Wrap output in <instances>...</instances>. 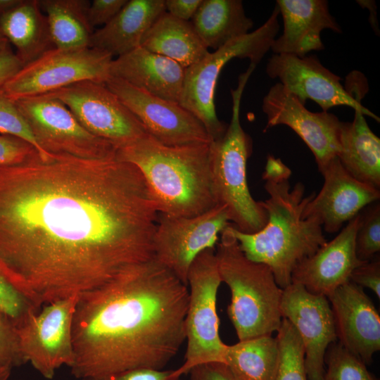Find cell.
I'll return each instance as SVG.
<instances>
[{
  "label": "cell",
  "mask_w": 380,
  "mask_h": 380,
  "mask_svg": "<svg viewBox=\"0 0 380 380\" xmlns=\"http://www.w3.org/2000/svg\"><path fill=\"white\" fill-rule=\"evenodd\" d=\"M79 295L43 305L17 326L21 353L44 378L52 379L59 368L75 358L72 327Z\"/></svg>",
  "instance_id": "8fae6325"
},
{
  "label": "cell",
  "mask_w": 380,
  "mask_h": 380,
  "mask_svg": "<svg viewBox=\"0 0 380 380\" xmlns=\"http://www.w3.org/2000/svg\"><path fill=\"white\" fill-rule=\"evenodd\" d=\"M360 213L330 241L300 262L291 274V283L303 286L309 292L326 297L350 280L353 271L365 262L355 253V236Z\"/></svg>",
  "instance_id": "ffe728a7"
},
{
  "label": "cell",
  "mask_w": 380,
  "mask_h": 380,
  "mask_svg": "<svg viewBox=\"0 0 380 380\" xmlns=\"http://www.w3.org/2000/svg\"><path fill=\"white\" fill-rule=\"evenodd\" d=\"M262 108L267 119L265 131L279 125L289 127L312 151L319 172L338 157L341 121L335 115L310 111L279 82L270 87Z\"/></svg>",
  "instance_id": "2e32d148"
},
{
  "label": "cell",
  "mask_w": 380,
  "mask_h": 380,
  "mask_svg": "<svg viewBox=\"0 0 380 380\" xmlns=\"http://www.w3.org/2000/svg\"><path fill=\"white\" fill-rule=\"evenodd\" d=\"M188 299L187 286L154 258L79 295L72 375L163 369L185 341Z\"/></svg>",
  "instance_id": "7a4b0ae2"
},
{
  "label": "cell",
  "mask_w": 380,
  "mask_h": 380,
  "mask_svg": "<svg viewBox=\"0 0 380 380\" xmlns=\"http://www.w3.org/2000/svg\"><path fill=\"white\" fill-rule=\"evenodd\" d=\"M339 141L338 158L344 169L357 180L379 189L380 139L360 110H355L352 122H341Z\"/></svg>",
  "instance_id": "d4e9b609"
},
{
  "label": "cell",
  "mask_w": 380,
  "mask_h": 380,
  "mask_svg": "<svg viewBox=\"0 0 380 380\" xmlns=\"http://www.w3.org/2000/svg\"><path fill=\"white\" fill-rule=\"evenodd\" d=\"M268 198L261 201L267 215L265 226L253 234L241 232L231 224L228 229L249 260L267 265L282 289L291 283L296 266L327 243L321 222L305 216L304 210L315 193L305 196V186L291 187L289 179L266 180Z\"/></svg>",
  "instance_id": "3957f363"
},
{
  "label": "cell",
  "mask_w": 380,
  "mask_h": 380,
  "mask_svg": "<svg viewBox=\"0 0 380 380\" xmlns=\"http://www.w3.org/2000/svg\"><path fill=\"white\" fill-rule=\"evenodd\" d=\"M164 12L165 0H128L109 23L94 31L89 46L113 58L125 55L141 46L147 31Z\"/></svg>",
  "instance_id": "603a6c76"
},
{
  "label": "cell",
  "mask_w": 380,
  "mask_h": 380,
  "mask_svg": "<svg viewBox=\"0 0 380 380\" xmlns=\"http://www.w3.org/2000/svg\"><path fill=\"white\" fill-rule=\"evenodd\" d=\"M279 9L275 7L259 28L209 52L201 61L185 69L179 104L191 113L204 125L211 141L220 138L227 124L217 118L215 92L223 67L232 58H248L256 65L270 49L279 30Z\"/></svg>",
  "instance_id": "52a82bcc"
},
{
  "label": "cell",
  "mask_w": 380,
  "mask_h": 380,
  "mask_svg": "<svg viewBox=\"0 0 380 380\" xmlns=\"http://www.w3.org/2000/svg\"><path fill=\"white\" fill-rule=\"evenodd\" d=\"M279 357L277 338L262 336L227 345L224 365L236 380H274Z\"/></svg>",
  "instance_id": "83f0119b"
},
{
  "label": "cell",
  "mask_w": 380,
  "mask_h": 380,
  "mask_svg": "<svg viewBox=\"0 0 380 380\" xmlns=\"http://www.w3.org/2000/svg\"><path fill=\"white\" fill-rule=\"evenodd\" d=\"M128 0H94L88 8V19L95 30L109 23L123 8Z\"/></svg>",
  "instance_id": "f35d334b"
},
{
  "label": "cell",
  "mask_w": 380,
  "mask_h": 380,
  "mask_svg": "<svg viewBox=\"0 0 380 380\" xmlns=\"http://www.w3.org/2000/svg\"><path fill=\"white\" fill-rule=\"evenodd\" d=\"M0 133L21 139L32 145L43 159L52 153L39 145L30 125L18 110L15 101L0 90Z\"/></svg>",
  "instance_id": "d6a6232c"
},
{
  "label": "cell",
  "mask_w": 380,
  "mask_h": 380,
  "mask_svg": "<svg viewBox=\"0 0 380 380\" xmlns=\"http://www.w3.org/2000/svg\"><path fill=\"white\" fill-rule=\"evenodd\" d=\"M172 372L173 369L137 368L77 380H182L181 377H175Z\"/></svg>",
  "instance_id": "8d00e7d4"
},
{
  "label": "cell",
  "mask_w": 380,
  "mask_h": 380,
  "mask_svg": "<svg viewBox=\"0 0 380 380\" xmlns=\"http://www.w3.org/2000/svg\"><path fill=\"white\" fill-rule=\"evenodd\" d=\"M255 68L250 63L247 70L239 76L236 89H231L230 122L224 134L210 144L212 190L216 204L224 206L230 224L246 234L258 232L267 220L261 201H255L249 191L246 165L252 141L239 118L242 94Z\"/></svg>",
  "instance_id": "8992f818"
},
{
  "label": "cell",
  "mask_w": 380,
  "mask_h": 380,
  "mask_svg": "<svg viewBox=\"0 0 380 380\" xmlns=\"http://www.w3.org/2000/svg\"><path fill=\"white\" fill-rule=\"evenodd\" d=\"M113 56L86 46L53 48L23 68L0 89L13 100L49 93L70 84L110 77Z\"/></svg>",
  "instance_id": "30bf717a"
},
{
  "label": "cell",
  "mask_w": 380,
  "mask_h": 380,
  "mask_svg": "<svg viewBox=\"0 0 380 380\" xmlns=\"http://www.w3.org/2000/svg\"><path fill=\"white\" fill-rule=\"evenodd\" d=\"M158 214L139 169L117 154L35 152L0 165V265L42 308L153 259Z\"/></svg>",
  "instance_id": "6da1fadb"
},
{
  "label": "cell",
  "mask_w": 380,
  "mask_h": 380,
  "mask_svg": "<svg viewBox=\"0 0 380 380\" xmlns=\"http://www.w3.org/2000/svg\"><path fill=\"white\" fill-rule=\"evenodd\" d=\"M229 224L227 208L221 205L194 217L159 213L153 236L154 258L187 286L194 259L203 251L215 248L218 234Z\"/></svg>",
  "instance_id": "5bb4252c"
},
{
  "label": "cell",
  "mask_w": 380,
  "mask_h": 380,
  "mask_svg": "<svg viewBox=\"0 0 380 380\" xmlns=\"http://www.w3.org/2000/svg\"><path fill=\"white\" fill-rule=\"evenodd\" d=\"M13 101L46 152L87 157L117 154L115 145L90 133L62 101L49 93Z\"/></svg>",
  "instance_id": "7c38bea8"
},
{
  "label": "cell",
  "mask_w": 380,
  "mask_h": 380,
  "mask_svg": "<svg viewBox=\"0 0 380 380\" xmlns=\"http://www.w3.org/2000/svg\"><path fill=\"white\" fill-rule=\"evenodd\" d=\"M105 84L147 133L161 144L181 146L212 141L203 123L179 103L153 96L118 78L110 77Z\"/></svg>",
  "instance_id": "9a60e30c"
},
{
  "label": "cell",
  "mask_w": 380,
  "mask_h": 380,
  "mask_svg": "<svg viewBox=\"0 0 380 380\" xmlns=\"http://www.w3.org/2000/svg\"><path fill=\"white\" fill-rule=\"evenodd\" d=\"M110 77L122 80L146 92L179 103L185 68L177 62L139 46L113 59Z\"/></svg>",
  "instance_id": "7402d4cb"
},
{
  "label": "cell",
  "mask_w": 380,
  "mask_h": 380,
  "mask_svg": "<svg viewBox=\"0 0 380 380\" xmlns=\"http://www.w3.org/2000/svg\"><path fill=\"white\" fill-rule=\"evenodd\" d=\"M23 66L10 46L0 53V89Z\"/></svg>",
  "instance_id": "b9f144b4"
},
{
  "label": "cell",
  "mask_w": 380,
  "mask_h": 380,
  "mask_svg": "<svg viewBox=\"0 0 380 380\" xmlns=\"http://www.w3.org/2000/svg\"><path fill=\"white\" fill-rule=\"evenodd\" d=\"M202 0H165V11L172 16L191 21Z\"/></svg>",
  "instance_id": "60d3db41"
},
{
  "label": "cell",
  "mask_w": 380,
  "mask_h": 380,
  "mask_svg": "<svg viewBox=\"0 0 380 380\" xmlns=\"http://www.w3.org/2000/svg\"><path fill=\"white\" fill-rule=\"evenodd\" d=\"M357 2H359L358 4H360V5H364V6L367 7L369 8V11H370V18L372 17V20H370L371 22V24L372 25V27L374 28V30L375 31L376 30H379L377 27V20H376V14H372L373 12L374 13H376V6H375V4H374V1H357Z\"/></svg>",
  "instance_id": "ee69618b"
},
{
  "label": "cell",
  "mask_w": 380,
  "mask_h": 380,
  "mask_svg": "<svg viewBox=\"0 0 380 380\" xmlns=\"http://www.w3.org/2000/svg\"><path fill=\"white\" fill-rule=\"evenodd\" d=\"M350 281L372 290L380 298V259L376 255L371 260L356 267L350 277Z\"/></svg>",
  "instance_id": "74e56055"
},
{
  "label": "cell",
  "mask_w": 380,
  "mask_h": 380,
  "mask_svg": "<svg viewBox=\"0 0 380 380\" xmlns=\"http://www.w3.org/2000/svg\"><path fill=\"white\" fill-rule=\"evenodd\" d=\"M10 46V43L0 31V53Z\"/></svg>",
  "instance_id": "7dc6e473"
},
{
  "label": "cell",
  "mask_w": 380,
  "mask_h": 380,
  "mask_svg": "<svg viewBox=\"0 0 380 380\" xmlns=\"http://www.w3.org/2000/svg\"><path fill=\"white\" fill-rule=\"evenodd\" d=\"M280 310L282 318L291 322L301 339L308 380H324L325 354L337 339L327 297L291 283L283 289Z\"/></svg>",
  "instance_id": "e0dca14e"
},
{
  "label": "cell",
  "mask_w": 380,
  "mask_h": 380,
  "mask_svg": "<svg viewBox=\"0 0 380 380\" xmlns=\"http://www.w3.org/2000/svg\"><path fill=\"white\" fill-rule=\"evenodd\" d=\"M210 143L167 146L147 134L118 148L117 156L139 169L158 213L194 217L217 205L212 190Z\"/></svg>",
  "instance_id": "277c9868"
},
{
  "label": "cell",
  "mask_w": 380,
  "mask_h": 380,
  "mask_svg": "<svg viewBox=\"0 0 380 380\" xmlns=\"http://www.w3.org/2000/svg\"><path fill=\"white\" fill-rule=\"evenodd\" d=\"M35 152L36 149L24 140L0 134V165L20 162Z\"/></svg>",
  "instance_id": "d590c367"
},
{
  "label": "cell",
  "mask_w": 380,
  "mask_h": 380,
  "mask_svg": "<svg viewBox=\"0 0 380 380\" xmlns=\"http://www.w3.org/2000/svg\"><path fill=\"white\" fill-rule=\"evenodd\" d=\"M191 22L203 44L215 51L253 27L241 0H202Z\"/></svg>",
  "instance_id": "4316f807"
},
{
  "label": "cell",
  "mask_w": 380,
  "mask_h": 380,
  "mask_svg": "<svg viewBox=\"0 0 380 380\" xmlns=\"http://www.w3.org/2000/svg\"><path fill=\"white\" fill-rule=\"evenodd\" d=\"M187 282L189 289L185 317L186 349L183 364L173 369L175 377L189 374L198 365L224 364L227 347L219 331L217 296L222 280L215 248L203 251L194 259Z\"/></svg>",
  "instance_id": "ba28073f"
},
{
  "label": "cell",
  "mask_w": 380,
  "mask_h": 380,
  "mask_svg": "<svg viewBox=\"0 0 380 380\" xmlns=\"http://www.w3.org/2000/svg\"><path fill=\"white\" fill-rule=\"evenodd\" d=\"M324 184L305 206V216L317 217L329 233L339 231L343 224L360 213L367 205L379 201L380 191L353 177L338 157L319 172Z\"/></svg>",
  "instance_id": "ac0fdd59"
},
{
  "label": "cell",
  "mask_w": 380,
  "mask_h": 380,
  "mask_svg": "<svg viewBox=\"0 0 380 380\" xmlns=\"http://www.w3.org/2000/svg\"><path fill=\"white\" fill-rule=\"evenodd\" d=\"M380 251L379 201L367 205L360 212V223L355 236V253L357 258L367 262Z\"/></svg>",
  "instance_id": "1f68e13d"
},
{
  "label": "cell",
  "mask_w": 380,
  "mask_h": 380,
  "mask_svg": "<svg viewBox=\"0 0 380 380\" xmlns=\"http://www.w3.org/2000/svg\"><path fill=\"white\" fill-rule=\"evenodd\" d=\"M215 256L222 282L231 292L227 312L239 341L277 332L283 289L270 268L247 258L228 227L221 232Z\"/></svg>",
  "instance_id": "5b68a950"
},
{
  "label": "cell",
  "mask_w": 380,
  "mask_h": 380,
  "mask_svg": "<svg viewBox=\"0 0 380 380\" xmlns=\"http://www.w3.org/2000/svg\"><path fill=\"white\" fill-rule=\"evenodd\" d=\"M327 298L331 303L337 338L366 365L380 350V316L362 287L348 281Z\"/></svg>",
  "instance_id": "d6986e66"
},
{
  "label": "cell",
  "mask_w": 380,
  "mask_h": 380,
  "mask_svg": "<svg viewBox=\"0 0 380 380\" xmlns=\"http://www.w3.org/2000/svg\"><path fill=\"white\" fill-rule=\"evenodd\" d=\"M12 368L10 366H0V380H9Z\"/></svg>",
  "instance_id": "bcb514c9"
},
{
  "label": "cell",
  "mask_w": 380,
  "mask_h": 380,
  "mask_svg": "<svg viewBox=\"0 0 380 380\" xmlns=\"http://www.w3.org/2000/svg\"><path fill=\"white\" fill-rule=\"evenodd\" d=\"M0 31L15 47V55L23 66L54 48L47 18L39 0H20L1 14Z\"/></svg>",
  "instance_id": "cb8c5ba5"
},
{
  "label": "cell",
  "mask_w": 380,
  "mask_h": 380,
  "mask_svg": "<svg viewBox=\"0 0 380 380\" xmlns=\"http://www.w3.org/2000/svg\"><path fill=\"white\" fill-rule=\"evenodd\" d=\"M46 15L55 48L89 46L95 30L88 19L87 0H39Z\"/></svg>",
  "instance_id": "f1b7e54d"
},
{
  "label": "cell",
  "mask_w": 380,
  "mask_h": 380,
  "mask_svg": "<svg viewBox=\"0 0 380 380\" xmlns=\"http://www.w3.org/2000/svg\"><path fill=\"white\" fill-rule=\"evenodd\" d=\"M266 72L270 77L279 79V83L304 105L311 99L325 112L334 106H346L379 122V118L361 103L367 85L366 78L359 72L348 75L345 88L341 77L325 68L316 56L289 54H273L268 60Z\"/></svg>",
  "instance_id": "9c48e42d"
},
{
  "label": "cell",
  "mask_w": 380,
  "mask_h": 380,
  "mask_svg": "<svg viewBox=\"0 0 380 380\" xmlns=\"http://www.w3.org/2000/svg\"><path fill=\"white\" fill-rule=\"evenodd\" d=\"M189 380H236L222 363L198 365L189 372Z\"/></svg>",
  "instance_id": "ab89813d"
},
{
  "label": "cell",
  "mask_w": 380,
  "mask_h": 380,
  "mask_svg": "<svg viewBox=\"0 0 380 380\" xmlns=\"http://www.w3.org/2000/svg\"><path fill=\"white\" fill-rule=\"evenodd\" d=\"M25 363L20 349L15 322L0 313V366L15 367Z\"/></svg>",
  "instance_id": "e575fe53"
},
{
  "label": "cell",
  "mask_w": 380,
  "mask_h": 380,
  "mask_svg": "<svg viewBox=\"0 0 380 380\" xmlns=\"http://www.w3.org/2000/svg\"><path fill=\"white\" fill-rule=\"evenodd\" d=\"M41 308L12 284L0 265V313L10 317L18 326Z\"/></svg>",
  "instance_id": "836d02e7"
},
{
  "label": "cell",
  "mask_w": 380,
  "mask_h": 380,
  "mask_svg": "<svg viewBox=\"0 0 380 380\" xmlns=\"http://www.w3.org/2000/svg\"><path fill=\"white\" fill-rule=\"evenodd\" d=\"M276 338L279 357L274 380H308L301 339L295 327L286 319L282 318Z\"/></svg>",
  "instance_id": "f546056e"
},
{
  "label": "cell",
  "mask_w": 380,
  "mask_h": 380,
  "mask_svg": "<svg viewBox=\"0 0 380 380\" xmlns=\"http://www.w3.org/2000/svg\"><path fill=\"white\" fill-rule=\"evenodd\" d=\"M324 380H378L369 372L366 364L340 342L331 343L324 357Z\"/></svg>",
  "instance_id": "4dcf8cb0"
},
{
  "label": "cell",
  "mask_w": 380,
  "mask_h": 380,
  "mask_svg": "<svg viewBox=\"0 0 380 380\" xmlns=\"http://www.w3.org/2000/svg\"><path fill=\"white\" fill-rule=\"evenodd\" d=\"M49 94L62 101L90 133L118 148L148 134L105 83L83 80Z\"/></svg>",
  "instance_id": "4fadbf2b"
},
{
  "label": "cell",
  "mask_w": 380,
  "mask_h": 380,
  "mask_svg": "<svg viewBox=\"0 0 380 380\" xmlns=\"http://www.w3.org/2000/svg\"><path fill=\"white\" fill-rule=\"evenodd\" d=\"M291 175V170L279 158L269 156L265 171L262 175L264 180L274 182L288 180Z\"/></svg>",
  "instance_id": "7bdbcfd3"
},
{
  "label": "cell",
  "mask_w": 380,
  "mask_h": 380,
  "mask_svg": "<svg viewBox=\"0 0 380 380\" xmlns=\"http://www.w3.org/2000/svg\"><path fill=\"white\" fill-rule=\"evenodd\" d=\"M283 22L282 34L275 38L270 49L274 54H289L304 57L312 51H320L324 46L321 32L341 29L329 10L325 0H277Z\"/></svg>",
  "instance_id": "44dd1931"
},
{
  "label": "cell",
  "mask_w": 380,
  "mask_h": 380,
  "mask_svg": "<svg viewBox=\"0 0 380 380\" xmlns=\"http://www.w3.org/2000/svg\"><path fill=\"white\" fill-rule=\"evenodd\" d=\"M141 46L177 62L185 69L209 53L191 21L177 19L166 11L147 31Z\"/></svg>",
  "instance_id": "484cf974"
},
{
  "label": "cell",
  "mask_w": 380,
  "mask_h": 380,
  "mask_svg": "<svg viewBox=\"0 0 380 380\" xmlns=\"http://www.w3.org/2000/svg\"><path fill=\"white\" fill-rule=\"evenodd\" d=\"M20 1V0H0V15L15 6Z\"/></svg>",
  "instance_id": "f6af8a7d"
}]
</instances>
